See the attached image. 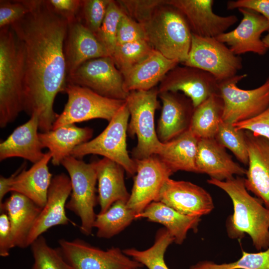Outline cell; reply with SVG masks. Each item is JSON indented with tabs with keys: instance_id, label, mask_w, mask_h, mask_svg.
<instances>
[{
	"instance_id": "ac0fdd59",
	"label": "cell",
	"mask_w": 269,
	"mask_h": 269,
	"mask_svg": "<svg viewBox=\"0 0 269 269\" xmlns=\"http://www.w3.org/2000/svg\"><path fill=\"white\" fill-rule=\"evenodd\" d=\"M70 178L64 173L52 178L45 206L42 208L26 241V247L52 227L72 222L66 214V201L71 193Z\"/></svg>"
},
{
	"instance_id": "6da1fadb",
	"label": "cell",
	"mask_w": 269,
	"mask_h": 269,
	"mask_svg": "<svg viewBox=\"0 0 269 269\" xmlns=\"http://www.w3.org/2000/svg\"><path fill=\"white\" fill-rule=\"evenodd\" d=\"M30 10L10 26L24 51V111L36 114L42 132L52 130L58 115L56 96L64 92L67 72L64 51L68 22L46 0H30Z\"/></svg>"
},
{
	"instance_id": "30bf717a",
	"label": "cell",
	"mask_w": 269,
	"mask_h": 269,
	"mask_svg": "<svg viewBox=\"0 0 269 269\" xmlns=\"http://www.w3.org/2000/svg\"><path fill=\"white\" fill-rule=\"evenodd\" d=\"M184 65L211 74L220 82L237 75L243 67V59L215 37H204L192 33L190 49Z\"/></svg>"
},
{
	"instance_id": "603a6c76",
	"label": "cell",
	"mask_w": 269,
	"mask_h": 269,
	"mask_svg": "<svg viewBox=\"0 0 269 269\" xmlns=\"http://www.w3.org/2000/svg\"><path fill=\"white\" fill-rule=\"evenodd\" d=\"M39 118L32 114L30 119L17 127L7 138L0 143V160L18 157L35 163L43 158L45 153L38 133Z\"/></svg>"
},
{
	"instance_id": "4fadbf2b",
	"label": "cell",
	"mask_w": 269,
	"mask_h": 269,
	"mask_svg": "<svg viewBox=\"0 0 269 269\" xmlns=\"http://www.w3.org/2000/svg\"><path fill=\"white\" fill-rule=\"evenodd\" d=\"M134 160L136 172L127 204L137 215L151 202L157 201L164 183L173 173L155 154Z\"/></svg>"
},
{
	"instance_id": "d6a6232c",
	"label": "cell",
	"mask_w": 269,
	"mask_h": 269,
	"mask_svg": "<svg viewBox=\"0 0 269 269\" xmlns=\"http://www.w3.org/2000/svg\"><path fill=\"white\" fill-rule=\"evenodd\" d=\"M174 242L169 232L162 228L157 230L153 244L144 250L134 248L123 250L127 256L148 269H169L164 261V254L168 246Z\"/></svg>"
},
{
	"instance_id": "74e56055",
	"label": "cell",
	"mask_w": 269,
	"mask_h": 269,
	"mask_svg": "<svg viewBox=\"0 0 269 269\" xmlns=\"http://www.w3.org/2000/svg\"><path fill=\"white\" fill-rule=\"evenodd\" d=\"M125 13L116 0H111L102 25L95 34L99 41L112 56L117 45V33L119 22Z\"/></svg>"
},
{
	"instance_id": "cb8c5ba5",
	"label": "cell",
	"mask_w": 269,
	"mask_h": 269,
	"mask_svg": "<svg viewBox=\"0 0 269 269\" xmlns=\"http://www.w3.org/2000/svg\"><path fill=\"white\" fill-rule=\"evenodd\" d=\"M179 63L153 49L146 58L123 74L124 89L127 93L149 90L156 87L166 74Z\"/></svg>"
},
{
	"instance_id": "484cf974",
	"label": "cell",
	"mask_w": 269,
	"mask_h": 269,
	"mask_svg": "<svg viewBox=\"0 0 269 269\" xmlns=\"http://www.w3.org/2000/svg\"><path fill=\"white\" fill-rule=\"evenodd\" d=\"M51 158V153L48 151L29 169H25V165L14 177L10 191L26 196L42 208L46 202L52 178L48 166Z\"/></svg>"
},
{
	"instance_id": "e0dca14e",
	"label": "cell",
	"mask_w": 269,
	"mask_h": 269,
	"mask_svg": "<svg viewBox=\"0 0 269 269\" xmlns=\"http://www.w3.org/2000/svg\"><path fill=\"white\" fill-rule=\"evenodd\" d=\"M243 17L238 25L231 31L216 38L226 44L236 55L248 52L259 55L268 50L261 38L263 33L269 30V21L261 14L250 9L239 8Z\"/></svg>"
},
{
	"instance_id": "8992f818",
	"label": "cell",
	"mask_w": 269,
	"mask_h": 269,
	"mask_svg": "<svg viewBox=\"0 0 269 269\" xmlns=\"http://www.w3.org/2000/svg\"><path fill=\"white\" fill-rule=\"evenodd\" d=\"M130 116L125 102L99 135L77 146L71 155L80 159L88 154L100 155L120 164L129 175L134 176L136 172V163L130 156L127 148Z\"/></svg>"
},
{
	"instance_id": "7dc6e473",
	"label": "cell",
	"mask_w": 269,
	"mask_h": 269,
	"mask_svg": "<svg viewBox=\"0 0 269 269\" xmlns=\"http://www.w3.org/2000/svg\"><path fill=\"white\" fill-rule=\"evenodd\" d=\"M26 165L22 164L14 173L8 177H5L2 175L0 177V204L2 203L4 196L10 191L12 181L16 175L23 169Z\"/></svg>"
},
{
	"instance_id": "b9f144b4",
	"label": "cell",
	"mask_w": 269,
	"mask_h": 269,
	"mask_svg": "<svg viewBox=\"0 0 269 269\" xmlns=\"http://www.w3.org/2000/svg\"><path fill=\"white\" fill-rule=\"evenodd\" d=\"M141 39H146L142 24L125 12L121 16L118 24L117 45Z\"/></svg>"
},
{
	"instance_id": "9c48e42d",
	"label": "cell",
	"mask_w": 269,
	"mask_h": 269,
	"mask_svg": "<svg viewBox=\"0 0 269 269\" xmlns=\"http://www.w3.org/2000/svg\"><path fill=\"white\" fill-rule=\"evenodd\" d=\"M247 77L237 75L218 83V92L224 105L223 121L231 124L251 119L269 106V76L260 86L250 90L238 87L237 84Z\"/></svg>"
},
{
	"instance_id": "83f0119b",
	"label": "cell",
	"mask_w": 269,
	"mask_h": 269,
	"mask_svg": "<svg viewBox=\"0 0 269 269\" xmlns=\"http://www.w3.org/2000/svg\"><path fill=\"white\" fill-rule=\"evenodd\" d=\"M93 134L92 129L73 124L39 133L38 135L42 147L48 148L51 153L52 163L58 166L77 146L89 141Z\"/></svg>"
},
{
	"instance_id": "277c9868",
	"label": "cell",
	"mask_w": 269,
	"mask_h": 269,
	"mask_svg": "<svg viewBox=\"0 0 269 269\" xmlns=\"http://www.w3.org/2000/svg\"><path fill=\"white\" fill-rule=\"evenodd\" d=\"M142 24L145 39L153 49L179 63L186 61L191 47L192 32L179 10L166 2Z\"/></svg>"
},
{
	"instance_id": "3957f363",
	"label": "cell",
	"mask_w": 269,
	"mask_h": 269,
	"mask_svg": "<svg viewBox=\"0 0 269 269\" xmlns=\"http://www.w3.org/2000/svg\"><path fill=\"white\" fill-rule=\"evenodd\" d=\"M24 51L10 26L0 30V127L24 111Z\"/></svg>"
},
{
	"instance_id": "7402d4cb",
	"label": "cell",
	"mask_w": 269,
	"mask_h": 269,
	"mask_svg": "<svg viewBox=\"0 0 269 269\" xmlns=\"http://www.w3.org/2000/svg\"><path fill=\"white\" fill-rule=\"evenodd\" d=\"M196 165L198 173L220 181L232 178L234 175L243 176L247 171L232 159L215 138L199 139Z\"/></svg>"
},
{
	"instance_id": "ab89813d",
	"label": "cell",
	"mask_w": 269,
	"mask_h": 269,
	"mask_svg": "<svg viewBox=\"0 0 269 269\" xmlns=\"http://www.w3.org/2000/svg\"><path fill=\"white\" fill-rule=\"evenodd\" d=\"M124 12L137 22L143 24L166 0H116Z\"/></svg>"
},
{
	"instance_id": "4316f807",
	"label": "cell",
	"mask_w": 269,
	"mask_h": 269,
	"mask_svg": "<svg viewBox=\"0 0 269 269\" xmlns=\"http://www.w3.org/2000/svg\"><path fill=\"white\" fill-rule=\"evenodd\" d=\"M94 162L98 182L99 213L106 212L117 201L128 202L130 194L125 183L124 168L116 162L106 157Z\"/></svg>"
},
{
	"instance_id": "d6986e66",
	"label": "cell",
	"mask_w": 269,
	"mask_h": 269,
	"mask_svg": "<svg viewBox=\"0 0 269 269\" xmlns=\"http://www.w3.org/2000/svg\"><path fill=\"white\" fill-rule=\"evenodd\" d=\"M158 97L162 107L156 133L159 140L165 143L189 129L194 107L190 98L179 92L159 93Z\"/></svg>"
},
{
	"instance_id": "2e32d148",
	"label": "cell",
	"mask_w": 269,
	"mask_h": 269,
	"mask_svg": "<svg viewBox=\"0 0 269 269\" xmlns=\"http://www.w3.org/2000/svg\"><path fill=\"white\" fill-rule=\"evenodd\" d=\"M185 16L192 33L204 37H216L238 20L234 14L221 16L213 10V0H166Z\"/></svg>"
},
{
	"instance_id": "60d3db41",
	"label": "cell",
	"mask_w": 269,
	"mask_h": 269,
	"mask_svg": "<svg viewBox=\"0 0 269 269\" xmlns=\"http://www.w3.org/2000/svg\"><path fill=\"white\" fill-rule=\"evenodd\" d=\"M30 10V0H0V28L11 25Z\"/></svg>"
},
{
	"instance_id": "d4e9b609",
	"label": "cell",
	"mask_w": 269,
	"mask_h": 269,
	"mask_svg": "<svg viewBox=\"0 0 269 269\" xmlns=\"http://www.w3.org/2000/svg\"><path fill=\"white\" fill-rule=\"evenodd\" d=\"M0 207L8 217L14 247L26 248L27 237L42 208L28 198L14 192Z\"/></svg>"
},
{
	"instance_id": "7a4b0ae2",
	"label": "cell",
	"mask_w": 269,
	"mask_h": 269,
	"mask_svg": "<svg viewBox=\"0 0 269 269\" xmlns=\"http://www.w3.org/2000/svg\"><path fill=\"white\" fill-rule=\"evenodd\" d=\"M207 182L224 191L230 197L234 212L227 220L226 228L231 239L248 234L259 251L269 248V209L262 201L251 195L244 178L240 176L220 181L210 178Z\"/></svg>"
},
{
	"instance_id": "5bb4252c",
	"label": "cell",
	"mask_w": 269,
	"mask_h": 269,
	"mask_svg": "<svg viewBox=\"0 0 269 269\" xmlns=\"http://www.w3.org/2000/svg\"><path fill=\"white\" fill-rule=\"evenodd\" d=\"M157 87L159 93L182 92L190 99L194 108L219 93L218 82L211 74L184 65H178L169 71Z\"/></svg>"
},
{
	"instance_id": "f35d334b",
	"label": "cell",
	"mask_w": 269,
	"mask_h": 269,
	"mask_svg": "<svg viewBox=\"0 0 269 269\" xmlns=\"http://www.w3.org/2000/svg\"><path fill=\"white\" fill-rule=\"evenodd\" d=\"M111 0H84L79 14L81 22L95 35L99 31Z\"/></svg>"
},
{
	"instance_id": "4dcf8cb0",
	"label": "cell",
	"mask_w": 269,
	"mask_h": 269,
	"mask_svg": "<svg viewBox=\"0 0 269 269\" xmlns=\"http://www.w3.org/2000/svg\"><path fill=\"white\" fill-rule=\"evenodd\" d=\"M223 102L219 93L194 108L189 130L199 139L215 138L222 120Z\"/></svg>"
},
{
	"instance_id": "e575fe53",
	"label": "cell",
	"mask_w": 269,
	"mask_h": 269,
	"mask_svg": "<svg viewBox=\"0 0 269 269\" xmlns=\"http://www.w3.org/2000/svg\"><path fill=\"white\" fill-rule=\"evenodd\" d=\"M215 139L224 148L231 151L239 161L245 165L248 164L249 153L245 131L222 121Z\"/></svg>"
},
{
	"instance_id": "836d02e7",
	"label": "cell",
	"mask_w": 269,
	"mask_h": 269,
	"mask_svg": "<svg viewBox=\"0 0 269 269\" xmlns=\"http://www.w3.org/2000/svg\"><path fill=\"white\" fill-rule=\"evenodd\" d=\"M153 49L146 39H141L117 45L111 57L123 75L146 58Z\"/></svg>"
},
{
	"instance_id": "f6af8a7d",
	"label": "cell",
	"mask_w": 269,
	"mask_h": 269,
	"mask_svg": "<svg viewBox=\"0 0 269 269\" xmlns=\"http://www.w3.org/2000/svg\"><path fill=\"white\" fill-rule=\"evenodd\" d=\"M227 8L250 9L261 14L269 21V0H229L227 3Z\"/></svg>"
},
{
	"instance_id": "681fc988",
	"label": "cell",
	"mask_w": 269,
	"mask_h": 269,
	"mask_svg": "<svg viewBox=\"0 0 269 269\" xmlns=\"http://www.w3.org/2000/svg\"><path fill=\"white\" fill-rule=\"evenodd\" d=\"M142 269V268H138V269Z\"/></svg>"
},
{
	"instance_id": "d590c367",
	"label": "cell",
	"mask_w": 269,
	"mask_h": 269,
	"mask_svg": "<svg viewBox=\"0 0 269 269\" xmlns=\"http://www.w3.org/2000/svg\"><path fill=\"white\" fill-rule=\"evenodd\" d=\"M189 269H269V248L258 253L242 251L237 261L221 264L204 261L191 266Z\"/></svg>"
},
{
	"instance_id": "7bdbcfd3",
	"label": "cell",
	"mask_w": 269,
	"mask_h": 269,
	"mask_svg": "<svg viewBox=\"0 0 269 269\" xmlns=\"http://www.w3.org/2000/svg\"><path fill=\"white\" fill-rule=\"evenodd\" d=\"M233 125L238 129L251 132L269 140V106L256 117Z\"/></svg>"
},
{
	"instance_id": "ee69618b",
	"label": "cell",
	"mask_w": 269,
	"mask_h": 269,
	"mask_svg": "<svg viewBox=\"0 0 269 269\" xmlns=\"http://www.w3.org/2000/svg\"><path fill=\"white\" fill-rule=\"evenodd\" d=\"M82 0H48L47 3L57 14L71 22L79 17Z\"/></svg>"
},
{
	"instance_id": "ffe728a7",
	"label": "cell",
	"mask_w": 269,
	"mask_h": 269,
	"mask_svg": "<svg viewBox=\"0 0 269 269\" xmlns=\"http://www.w3.org/2000/svg\"><path fill=\"white\" fill-rule=\"evenodd\" d=\"M249 153L245 184L269 209V140L245 131Z\"/></svg>"
},
{
	"instance_id": "52a82bcc",
	"label": "cell",
	"mask_w": 269,
	"mask_h": 269,
	"mask_svg": "<svg viewBox=\"0 0 269 269\" xmlns=\"http://www.w3.org/2000/svg\"><path fill=\"white\" fill-rule=\"evenodd\" d=\"M61 164L69 174L72 187L70 199L66 208L80 218L81 232L85 235H90L96 216L94 208L98 202L94 162L87 163L70 155L64 158Z\"/></svg>"
},
{
	"instance_id": "f1b7e54d",
	"label": "cell",
	"mask_w": 269,
	"mask_h": 269,
	"mask_svg": "<svg viewBox=\"0 0 269 269\" xmlns=\"http://www.w3.org/2000/svg\"><path fill=\"white\" fill-rule=\"evenodd\" d=\"M135 219L146 218L150 222L163 225L174 239V243L182 244L186 239L188 232L197 231L200 217L182 214L159 201L149 204Z\"/></svg>"
},
{
	"instance_id": "ba28073f",
	"label": "cell",
	"mask_w": 269,
	"mask_h": 269,
	"mask_svg": "<svg viewBox=\"0 0 269 269\" xmlns=\"http://www.w3.org/2000/svg\"><path fill=\"white\" fill-rule=\"evenodd\" d=\"M64 92L68 95V101L54 122L52 130L94 119L109 122L126 102L102 96L87 88L69 83H67Z\"/></svg>"
},
{
	"instance_id": "8d00e7d4",
	"label": "cell",
	"mask_w": 269,
	"mask_h": 269,
	"mask_svg": "<svg viewBox=\"0 0 269 269\" xmlns=\"http://www.w3.org/2000/svg\"><path fill=\"white\" fill-rule=\"evenodd\" d=\"M30 246L34 261L31 269H72L59 249L50 247L42 235Z\"/></svg>"
},
{
	"instance_id": "7c38bea8",
	"label": "cell",
	"mask_w": 269,
	"mask_h": 269,
	"mask_svg": "<svg viewBox=\"0 0 269 269\" xmlns=\"http://www.w3.org/2000/svg\"><path fill=\"white\" fill-rule=\"evenodd\" d=\"M67 83L87 88L102 96L126 100L124 78L111 56L86 61L67 77Z\"/></svg>"
},
{
	"instance_id": "44dd1931",
	"label": "cell",
	"mask_w": 269,
	"mask_h": 269,
	"mask_svg": "<svg viewBox=\"0 0 269 269\" xmlns=\"http://www.w3.org/2000/svg\"><path fill=\"white\" fill-rule=\"evenodd\" d=\"M64 51L67 76L87 61L110 56L95 35L85 26L79 17L68 23Z\"/></svg>"
},
{
	"instance_id": "5b68a950",
	"label": "cell",
	"mask_w": 269,
	"mask_h": 269,
	"mask_svg": "<svg viewBox=\"0 0 269 269\" xmlns=\"http://www.w3.org/2000/svg\"><path fill=\"white\" fill-rule=\"evenodd\" d=\"M158 94L156 86L147 91H131L126 100L131 117L127 131L130 136L136 135L137 139V144L132 150L134 159L157 154L162 145L154 125L155 112L159 107Z\"/></svg>"
},
{
	"instance_id": "f546056e",
	"label": "cell",
	"mask_w": 269,
	"mask_h": 269,
	"mask_svg": "<svg viewBox=\"0 0 269 269\" xmlns=\"http://www.w3.org/2000/svg\"><path fill=\"white\" fill-rule=\"evenodd\" d=\"M199 138L189 129L163 143L156 155L174 173L177 171L198 173L196 165Z\"/></svg>"
},
{
	"instance_id": "9a60e30c",
	"label": "cell",
	"mask_w": 269,
	"mask_h": 269,
	"mask_svg": "<svg viewBox=\"0 0 269 269\" xmlns=\"http://www.w3.org/2000/svg\"><path fill=\"white\" fill-rule=\"evenodd\" d=\"M157 201L192 217L207 215L214 208L211 195L204 188L189 181L170 178L164 183Z\"/></svg>"
},
{
	"instance_id": "bcb514c9",
	"label": "cell",
	"mask_w": 269,
	"mask_h": 269,
	"mask_svg": "<svg viewBox=\"0 0 269 269\" xmlns=\"http://www.w3.org/2000/svg\"><path fill=\"white\" fill-rule=\"evenodd\" d=\"M14 247L9 220L7 214L2 212L0 215V256H8Z\"/></svg>"
},
{
	"instance_id": "c3c4849f",
	"label": "cell",
	"mask_w": 269,
	"mask_h": 269,
	"mask_svg": "<svg viewBox=\"0 0 269 269\" xmlns=\"http://www.w3.org/2000/svg\"><path fill=\"white\" fill-rule=\"evenodd\" d=\"M262 40L266 47L269 49V30L268 31V33L262 38Z\"/></svg>"
},
{
	"instance_id": "8fae6325",
	"label": "cell",
	"mask_w": 269,
	"mask_h": 269,
	"mask_svg": "<svg viewBox=\"0 0 269 269\" xmlns=\"http://www.w3.org/2000/svg\"><path fill=\"white\" fill-rule=\"evenodd\" d=\"M58 248L72 269H136L142 265L118 247L103 250L80 239L59 241Z\"/></svg>"
},
{
	"instance_id": "1f68e13d",
	"label": "cell",
	"mask_w": 269,
	"mask_h": 269,
	"mask_svg": "<svg viewBox=\"0 0 269 269\" xmlns=\"http://www.w3.org/2000/svg\"><path fill=\"white\" fill-rule=\"evenodd\" d=\"M127 202L119 200L114 203L103 213L96 215L93 228L97 236L110 239L119 234L135 219L136 214L127 206Z\"/></svg>"
}]
</instances>
